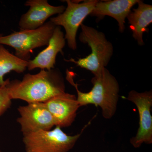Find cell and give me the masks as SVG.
Segmentation results:
<instances>
[{
    "instance_id": "cell-9",
    "label": "cell",
    "mask_w": 152,
    "mask_h": 152,
    "mask_svg": "<svg viewBox=\"0 0 152 152\" xmlns=\"http://www.w3.org/2000/svg\"><path fill=\"white\" fill-rule=\"evenodd\" d=\"M51 114L55 127H69L72 124L80 107L75 95L65 92L57 95L44 102Z\"/></svg>"
},
{
    "instance_id": "cell-8",
    "label": "cell",
    "mask_w": 152,
    "mask_h": 152,
    "mask_svg": "<svg viewBox=\"0 0 152 152\" xmlns=\"http://www.w3.org/2000/svg\"><path fill=\"white\" fill-rule=\"evenodd\" d=\"M17 121L23 135L41 131H49L55 126L51 114L44 103H28L18 108Z\"/></svg>"
},
{
    "instance_id": "cell-3",
    "label": "cell",
    "mask_w": 152,
    "mask_h": 152,
    "mask_svg": "<svg viewBox=\"0 0 152 152\" xmlns=\"http://www.w3.org/2000/svg\"><path fill=\"white\" fill-rule=\"evenodd\" d=\"M80 27L81 32L79 36V40L90 47L91 53L77 61L73 58L66 61L73 63L95 75L108 64L113 54V46L107 40L104 33L83 23Z\"/></svg>"
},
{
    "instance_id": "cell-14",
    "label": "cell",
    "mask_w": 152,
    "mask_h": 152,
    "mask_svg": "<svg viewBox=\"0 0 152 152\" xmlns=\"http://www.w3.org/2000/svg\"><path fill=\"white\" fill-rule=\"evenodd\" d=\"M28 61L22 60L11 53L3 45H0V85L5 83L4 76L14 71L23 73L27 69Z\"/></svg>"
},
{
    "instance_id": "cell-1",
    "label": "cell",
    "mask_w": 152,
    "mask_h": 152,
    "mask_svg": "<svg viewBox=\"0 0 152 152\" xmlns=\"http://www.w3.org/2000/svg\"><path fill=\"white\" fill-rule=\"evenodd\" d=\"M8 88L12 100H22L28 103H44L65 92L62 74L55 68L41 70L35 75L26 74L22 80H10Z\"/></svg>"
},
{
    "instance_id": "cell-5",
    "label": "cell",
    "mask_w": 152,
    "mask_h": 152,
    "mask_svg": "<svg viewBox=\"0 0 152 152\" xmlns=\"http://www.w3.org/2000/svg\"><path fill=\"white\" fill-rule=\"evenodd\" d=\"M89 123L85 126L80 133L75 135H69L57 126L50 130L25 135L23 142L26 152H68L75 146Z\"/></svg>"
},
{
    "instance_id": "cell-16",
    "label": "cell",
    "mask_w": 152,
    "mask_h": 152,
    "mask_svg": "<svg viewBox=\"0 0 152 152\" xmlns=\"http://www.w3.org/2000/svg\"><path fill=\"white\" fill-rule=\"evenodd\" d=\"M0 152H1V150H0Z\"/></svg>"
},
{
    "instance_id": "cell-11",
    "label": "cell",
    "mask_w": 152,
    "mask_h": 152,
    "mask_svg": "<svg viewBox=\"0 0 152 152\" xmlns=\"http://www.w3.org/2000/svg\"><path fill=\"white\" fill-rule=\"evenodd\" d=\"M65 45L64 34L61 27L56 26L47 48L34 59L28 61V70L31 71L39 68L41 70H50L54 69L57 55L59 53L64 54L63 50Z\"/></svg>"
},
{
    "instance_id": "cell-15",
    "label": "cell",
    "mask_w": 152,
    "mask_h": 152,
    "mask_svg": "<svg viewBox=\"0 0 152 152\" xmlns=\"http://www.w3.org/2000/svg\"><path fill=\"white\" fill-rule=\"evenodd\" d=\"M10 80H5L4 84L0 85V117L4 113L12 104V99L8 88Z\"/></svg>"
},
{
    "instance_id": "cell-13",
    "label": "cell",
    "mask_w": 152,
    "mask_h": 152,
    "mask_svg": "<svg viewBox=\"0 0 152 152\" xmlns=\"http://www.w3.org/2000/svg\"><path fill=\"white\" fill-rule=\"evenodd\" d=\"M137 4V8L131 11L127 18L133 38L142 46L145 44L144 33L147 31V28L152 23V6L140 0H139Z\"/></svg>"
},
{
    "instance_id": "cell-10",
    "label": "cell",
    "mask_w": 152,
    "mask_h": 152,
    "mask_svg": "<svg viewBox=\"0 0 152 152\" xmlns=\"http://www.w3.org/2000/svg\"><path fill=\"white\" fill-rule=\"evenodd\" d=\"M25 6L29 7V9L19 20V26L21 30L37 29L43 26L50 17L62 13L66 9L64 6L51 5L47 0H28Z\"/></svg>"
},
{
    "instance_id": "cell-12",
    "label": "cell",
    "mask_w": 152,
    "mask_h": 152,
    "mask_svg": "<svg viewBox=\"0 0 152 152\" xmlns=\"http://www.w3.org/2000/svg\"><path fill=\"white\" fill-rule=\"evenodd\" d=\"M139 0H113L99 1L90 15L102 19L105 16L112 17L118 23L119 31L123 33L125 30V20L133 6Z\"/></svg>"
},
{
    "instance_id": "cell-6",
    "label": "cell",
    "mask_w": 152,
    "mask_h": 152,
    "mask_svg": "<svg viewBox=\"0 0 152 152\" xmlns=\"http://www.w3.org/2000/svg\"><path fill=\"white\" fill-rule=\"evenodd\" d=\"M67 7L62 13L50 18V21L56 26H62L66 34L65 39L67 42L68 47L71 50L77 49L76 36L79 28L84 20L90 15L97 0H86L80 3V1L66 0Z\"/></svg>"
},
{
    "instance_id": "cell-7",
    "label": "cell",
    "mask_w": 152,
    "mask_h": 152,
    "mask_svg": "<svg viewBox=\"0 0 152 152\" xmlns=\"http://www.w3.org/2000/svg\"><path fill=\"white\" fill-rule=\"evenodd\" d=\"M127 99L135 105L139 115V127L134 137L130 142L135 148L142 144L152 143V90L140 93L132 90L128 94Z\"/></svg>"
},
{
    "instance_id": "cell-2",
    "label": "cell",
    "mask_w": 152,
    "mask_h": 152,
    "mask_svg": "<svg viewBox=\"0 0 152 152\" xmlns=\"http://www.w3.org/2000/svg\"><path fill=\"white\" fill-rule=\"evenodd\" d=\"M66 79L75 88L77 99L80 107L94 104L102 109L103 117L110 119L117 111L120 88L118 83L106 68L94 75L91 79L93 88L90 91L84 93L79 90L77 84L74 81V74L67 70Z\"/></svg>"
},
{
    "instance_id": "cell-4",
    "label": "cell",
    "mask_w": 152,
    "mask_h": 152,
    "mask_svg": "<svg viewBox=\"0 0 152 152\" xmlns=\"http://www.w3.org/2000/svg\"><path fill=\"white\" fill-rule=\"evenodd\" d=\"M56 26L49 21L37 29H20L8 35L0 34V45L12 47L16 56L28 61L33 50L48 45Z\"/></svg>"
}]
</instances>
